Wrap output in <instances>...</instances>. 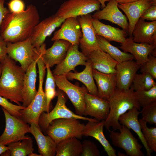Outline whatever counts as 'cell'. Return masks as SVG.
<instances>
[{"mask_svg":"<svg viewBox=\"0 0 156 156\" xmlns=\"http://www.w3.org/2000/svg\"><path fill=\"white\" fill-rule=\"evenodd\" d=\"M40 18L37 9L32 4L21 12H9L3 20L0 36L7 42L26 40L30 37L33 29L40 22Z\"/></svg>","mask_w":156,"mask_h":156,"instance_id":"1","label":"cell"},{"mask_svg":"<svg viewBox=\"0 0 156 156\" xmlns=\"http://www.w3.org/2000/svg\"><path fill=\"white\" fill-rule=\"evenodd\" d=\"M0 62L2 66L0 78V95L21 105L25 72L8 55Z\"/></svg>","mask_w":156,"mask_h":156,"instance_id":"2","label":"cell"},{"mask_svg":"<svg viewBox=\"0 0 156 156\" xmlns=\"http://www.w3.org/2000/svg\"><path fill=\"white\" fill-rule=\"evenodd\" d=\"M108 100L109 104V112L107 118L104 121V126L108 130L111 127L114 130H120L122 127L118 121L120 116L134 107L139 110L141 109L135 91L131 87L126 91L116 88L114 93Z\"/></svg>","mask_w":156,"mask_h":156,"instance_id":"3","label":"cell"},{"mask_svg":"<svg viewBox=\"0 0 156 156\" xmlns=\"http://www.w3.org/2000/svg\"><path fill=\"white\" fill-rule=\"evenodd\" d=\"M85 125L79 119L60 118L53 120L47 128L46 135L50 136L56 144L65 139L72 137L81 139Z\"/></svg>","mask_w":156,"mask_h":156,"instance_id":"4","label":"cell"},{"mask_svg":"<svg viewBox=\"0 0 156 156\" xmlns=\"http://www.w3.org/2000/svg\"><path fill=\"white\" fill-rule=\"evenodd\" d=\"M57 92V99L55 107L50 112H42L39 118L38 127L44 135H47L46 130L50 123L55 119L73 118L87 121H99L95 118H88L74 113L66 105V99L64 92L59 89Z\"/></svg>","mask_w":156,"mask_h":156,"instance_id":"5","label":"cell"},{"mask_svg":"<svg viewBox=\"0 0 156 156\" xmlns=\"http://www.w3.org/2000/svg\"><path fill=\"white\" fill-rule=\"evenodd\" d=\"M5 118L4 130L0 136V142L6 145L12 142L32 138L25 134L30 132V126L20 118L10 114L2 107Z\"/></svg>","mask_w":156,"mask_h":156,"instance_id":"6","label":"cell"},{"mask_svg":"<svg viewBox=\"0 0 156 156\" xmlns=\"http://www.w3.org/2000/svg\"><path fill=\"white\" fill-rule=\"evenodd\" d=\"M38 72L39 84L37 94L29 105L20 111V118L25 122L30 124L32 122L38 125L41 114L43 112H49L47 108L46 96L42 86L45 71L40 69Z\"/></svg>","mask_w":156,"mask_h":156,"instance_id":"7","label":"cell"},{"mask_svg":"<svg viewBox=\"0 0 156 156\" xmlns=\"http://www.w3.org/2000/svg\"><path fill=\"white\" fill-rule=\"evenodd\" d=\"M7 49L8 56L18 62L25 72L35 60L38 53V49L32 45L30 37L22 41L7 42Z\"/></svg>","mask_w":156,"mask_h":156,"instance_id":"8","label":"cell"},{"mask_svg":"<svg viewBox=\"0 0 156 156\" xmlns=\"http://www.w3.org/2000/svg\"><path fill=\"white\" fill-rule=\"evenodd\" d=\"M53 75L56 85L68 96L75 108L76 114L83 116L86 106L84 96L88 92L86 87L72 84L69 81L66 75Z\"/></svg>","mask_w":156,"mask_h":156,"instance_id":"9","label":"cell"},{"mask_svg":"<svg viewBox=\"0 0 156 156\" xmlns=\"http://www.w3.org/2000/svg\"><path fill=\"white\" fill-rule=\"evenodd\" d=\"M100 7L96 0H68L61 5L55 14L65 19L90 14Z\"/></svg>","mask_w":156,"mask_h":156,"instance_id":"10","label":"cell"},{"mask_svg":"<svg viewBox=\"0 0 156 156\" xmlns=\"http://www.w3.org/2000/svg\"><path fill=\"white\" fill-rule=\"evenodd\" d=\"M122 125L120 132L113 131L110 132L109 136L112 144L123 149L128 156H144L141 150L142 146L139 143L138 139L133 135L130 129Z\"/></svg>","mask_w":156,"mask_h":156,"instance_id":"11","label":"cell"},{"mask_svg":"<svg viewBox=\"0 0 156 156\" xmlns=\"http://www.w3.org/2000/svg\"><path fill=\"white\" fill-rule=\"evenodd\" d=\"M81 25L82 36L79 41L82 52L86 56L92 52L101 49L97 41L93 26L92 16L90 14L77 17Z\"/></svg>","mask_w":156,"mask_h":156,"instance_id":"12","label":"cell"},{"mask_svg":"<svg viewBox=\"0 0 156 156\" xmlns=\"http://www.w3.org/2000/svg\"><path fill=\"white\" fill-rule=\"evenodd\" d=\"M65 19L54 14L40 22L34 28L30 38L34 48L39 49L56 28L60 26Z\"/></svg>","mask_w":156,"mask_h":156,"instance_id":"13","label":"cell"},{"mask_svg":"<svg viewBox=\"0 0 156 156\" xmlns=\"http://www.w3.org/2000/svg\"><path fill=\"white\" fill-rule=\"evenodd\" d=\"M46 49L44 43L39 48L37 56L25 72L23 90V105L28 106L35 98L37 92L36 86L37 76L36 65L37 61L43 51Z\"/></svg>","mask_w":156,"mask_h":156,"instance_id":"14","label":"cell"},{"mask_svg":"<svg viewBox=\"0 0 156 156\" xmlns=\"http://www.w3.org/2000/svg\"><path fill=\"white\" fill-rule=\"evenodd\" d=\"M78 46L71 44L64 60L53 70V75H66L71 71H75V68L77 66L85 65L87 56L79 51Z\"/></svg>","mask_w":156,"mask_h":156,"instance_id":"15","label":"cell"},{"mask_svg":"<svg viewBox=\"0 0 156 156\" xmlns=\"http://www.w3.org/2000/svg\"><path fill=\"white\" fill-rule=\"evenodd\" d=\"M140 66L133 60L119 62L116 67V88L123 91L128 90Z\"/></svg>","mask_w":156,"mask_h":156,"instance_id":"16","label":"cell"},{"mask_svg":"<svg viewBox=\"0 0 156 156\" xmlns=\"http://www.w3.org/2000/svg\"><path fill=\"white\" fill-rule=\"evenodd\" d=\"M156 5V0H139L127 3H118V8L125 13L129 21L128 35L133 36L132 32L136 23L143 13L150 7Z\"/></svg>","mask_w":156,"mask_h":156,"instance_id":"17","label":"cell"},{"mask_svg":"<svg viewBox=\"0 0 156 156\" xmlns=\"http://www.w3.org/2000/svg\"><path fill=\"white\" fill-rule=\"evenodd\" d=\"M82 36L81 25L77 18L70 17L65 20L61 28L54 33L51 40H63L72 44L79 45Z\"/></svg>","mask_w":156,"mask_h":156,"instance_id":"18","label":"cell"},{"mask_svg":"<svg viewBox=\"0 0 156 156\" xmlns=\"http://www.w3.org/2000/svg\"><path fill=\"white\" fill-rule=\"evenodd\" d=\"M84 100L86 106L83 115L94 117L99 121L106 119L110 109L108 100L88 92L85 94Z\"/></svg>","mask_w":156,"mask_h":156,"instance_id":"19","label":"cell"},{"mask_svg":"<svg viewBox=\"0 0 156 156\" xmlns=\"http://www.w3.org/2000/svg\"><path fill=\"white\" fill-rule=\"evenodd\" d=\"M118 4L115 0H110L104 8L95 13L92 16V18L109 21L118 25L128 33L129 23L126 16L119 10Z\"/></svg>","mask_w":156,"mask_h":156,"instance_id":"20","label":"cell"},{"mask_svg":"<svg viewBox=\"0 0 156 156\" xmlns=\"http://www.w3.org/2000/svg\"><path fill=\"white\" fill-rule=\"evenodd\" d=\"M119 47L124 52L129 53L135 59L136 63L141 66L147 60L149 55L156 49V45L146 43L136 42L132 36L126 38Z\"/></svg>","mask_w":156,"mask_h":156,"instance_id":"21","label":"cell"},{"mask_svg":"<svg viewBox=\"0 0 156 156\" xmlns=\"http://www.w3.org/2000/svg\"><path fill=\"white\" fill-rule=\"evenodd\" d=\"M86 56L93 69L106 74L116 73V67L119 62L101 49L93 51Z\"/></svg>","mask_w":156,"mask_h":156,"instance_id":"22","label":"cell"},{"mask_svg":"<svg viewBox=\"0 0 156 156\" xmlns=\"http://www.w3.org/2000/svg\"><path fill=\"white\" fill-rule=\"evenodd\" d=\"M133 41L156 45V21L147 22L140 18L136 23L133 32Z\"/></svg>","mask_w":156,"mask_h":156,"instance_id":"23","label":"cell"},{"mask_svg":"<svg viewBox=\"0 0 156 156\" xmlns=\"http://www.w3.org/2000/svg\"><path fill=\"white\" fill-rule=\"evenodd\" d=\"M71 44L63 40L54 41L52 46L46 49L42 55L43 62L46 66L50 68L60 63L66 55Z\"/></svg>","mask_w":156,"mask_h":156,"instance_id":"24","label":"cell"},{"mask_svg":"<svg viewBox=\"0 0 156 156\" xmlns=\"http://www.w3.org/2000/svg\"><path fill=\"white\" fill-rule=\"evenodd\" d=\"M104 121H88L85 125L83 136H89L94 138L103 146L108 156H116V150L104 135L103 131Z\"/></svg>","mask_w":156,"mask_h":156,"instance_id":"25","label":"cell"},{"mask_svg":"<svg viewBox=\"0 0 156 156\" xmlns=\"http://www.w3.org/2000/svg\"><path fill=\"white\" fill-rule=\"evenodd\" d=\"M92 73L97 84L98 96L108 100L116 88V73H103L93 69Z\"/></svg>","mask_w":156,"mask_h":156,"instance_id":"26","label":"cell"},{"mask_svg":"<svg viewBox=\"0 0 156 156\" xmlns=\"http://www.w3.org/2000/svg\"><path fill=\"white\" fill-rule=\"evenodd\" d=\"M141 113V112H140L137 107H134L121 115L118 118V121L120 124L125 125L129 129H132L136 133L146 151V155L151 156L153 152L148 146L138 119L139 115Z\"/></svg>","mask_w":156,"mask_h":156,"instance_id":"27","label":"cell"},{"mask_svg":"<svg viewBox=\"0 0 156 156\" xmlns=\"http://www.w3.org/2000/svg\"><path fill=\"white\" fill-rule=\"evenodd\" d=\"M29 133L34 137L37 142L38 152L41 156H55L56 144L49 135L43 133L38 125L33 122L30 124Z\"/></svg>","mask_w":156,"mask_h":156,"instance_id":"28","label":"cell"},{"mask_svg":"<svg viewBox=\"0 0 156 156\" xmlns=\"http://www.w3.org/2000/svg\"><path fill=\"white\" fill-rule=\"evenodd\" d=\"M92 21L96 35L103 37L109 42L121 43L125 40L128 33L124 29L105 25L92 18Z\"/></svg>","mask_w":156,"mask_h":156,"instance_id":"29","label":"cell"},{"mask_svg":"<svg viewBox=\"0 0 156 156\" xmlns=\"http://www.w3.org/2000/svg\"><path fill=\"white\" fill-rule=\"evenodd\" d=\"M85 69L80 72L70 71L66 75L68 79H75L83 83L91 94L98 96L97 88L93 77L92 68L89 61H87Z\"/></svg>","mask_w":156,"mask_h":156,"instance_id":"30","label":"cell"},{"mask_svg":"<svg viewBox=\"0 0 156 156\" xmlns=\"http://www.w3.org/2000/svg\"><path fill=\"white\" fill-rule=\"evenodd\" d=\"M82 150V143L78 138L70 137L57 144L55 156H81Z\"/></svg>","mask_w":156,"mask_h":156,"instance_id":"31","label":"cell"},{"mask_svg":"<svg viewBox=\"0 0 156 156\" xmlns=\"http://www.w3.org/2000/svg\"><path fill=\"white\" fill-rule=\"evenodd\" d=\"M96 37L101 49L108 53L118 62L133 60L134 59L131 54L121 51L118 48L111 44L109 42L103 37L97 35Z\"/></svg>","mask_w":156,"mask_h":156,"instance_id":"32","label":"cell"},{"mask_svg":"<svg viewBox=\"0 0 156 156\" xmlns=\"http://www.w3.org/2000/svg\"><path fill=\"white\" fill-rule=\"evenodd\" d=\"M11 156H26L33 153L32 139H26L12 142L8 145Z\"/></svg>","mask_w":156,"mask_h":156,"instance_id":"33","label":"cell"},{"mask_svg":"<svg viewBox=\"0 0 156 156\" xmlns=\"http://www.w3.org/2000/svg\"><path fill=\"white\" fill-rule=\"evenodd\" d=\"M156 83L155 79L148 73L136 74L133 79L131 87L134 91L148 90L151 88Z\"/></svg>","mask_w":156,"mask_h":156,"instance_id":"34","label":"cell"},{"mask_svg":"<svg viewBox=\"0 0 156 156\" xmlns=\"http://www.w3.org/2000/svg\"><path fill=\"white\" fill-rule=\"evenodd\" d=\"M47 76L45 83L44 93L46 96L47 107L49 111L50 104L51 101L57 96V92L55 89L56 85L53 75L50 68L46 66Z\"/></svg>","mask_w":156,"mask_h":156,"instance_id":"35","label":"cell"},{"mask_svg":"<svg viewBox=\"0 0 156 156\" xmlns=\"http://www.w3.org/2000/svg\"><path fill=\"white\" fill-rule=\"evenodd\" d=\"M142 132L149 149L152 152H156V127H148L147 123L142 120L139 119Z\"/></svg>","mask_w":156,"mask_h":156,"instance_id":"36","label":"cell"},{"mask_svg":"<svg viewBox=\"0 0 156 156\" xmlns=\"http://www.w3.org/2000/svg\"><path fill=\"white\" fill-rule=\"evenodd\" d=\"M140 106L143 107L156 101V84L150 90L135 91Z\"/></svg>","mask_w":156,"mask_h":156,"instance_id":"37","label":"cell"},{"mask_svg":"<svg viewBox=\"0 0 156 156\" xmlns=\"http://www.w3.org/2000/svg\"><path fill=\"white\" fill-rule=\"evenodd\" d=\"M141 119L147 123L156 125V101L142 107Z\"/></svg>","mask_w":156,"mask_h":156,"instance_id":"38","label":"cell"},{"mask_svg":"<svg viewBox=\"0 0 156 156\" xmlns=\"http://www.w3.org/2000/svg\"><path fill=\"white\" fill-rule=\"evenodd\" d=\"M0 105L11 115L18 118H20L21 116L20 111L25 107L22 105L14 104L0 95Z\"/></svg>","mask_w":156,"mask_h":156,"instance_id":"39","label":"cell"},{"mask_svg":"<svg viewBox=\"0 0 156 156\" xmlns=\"http://www.w3.org/2000/svg\"><path fill=\"white\" fill-rule=\"evenodd\" d=\"M142 73H146L156 79V57L150 54L146 62L141 65L140 68Z\"/></svg>","mask_w":156,"mask_h":156,"instance_id":"40","label":"cell"},{"mask_svg":"<svg viewBox=\"0 0 156 156\" xmlns=\"http://www.w3.org/2000/svg\"><path fill=\"white\" fill-rule=\"evenodd\" d=\"M82 150L81 156H100V152L97 146L93 142L84 140L82 143Z\"/></svg>","mask_w":156,"mask_h":156,"instance_id":"41","label":"cell"},{"mask_svg":"<svg viewBox=\"0 0 156 156\" xmlns=\"http://www.w3.org/2000/svg\"><path fill=\"white\" fill-rule=\"evenodd\" d=\"M7 5L11 13H18L25 10V4L22 0H11Z\"/></svg>","mask_w":156,"mask_h":156,"instance_id":"42","label":"cell"},{"mask_svg":"<svg viewBox=\"0 0 156 156\" xmlns=\"http://www.w3.org/2000/svg\"><path fill=\"white\" fill-rule=\"evenodd\" d=\"M140 18L144 20L156 21V5H152L148 8L143 13Z\"/></svg>","mask_w":156,"mask_h":156,"instance_id":"43","label":"cell"},{"mask_svg":"<svg viewBox=\"0 0 156 156\" xmlns=\"http://www.w3.org/2000/svg\"><path fill=\"white\" fill-rule=\"evenodd\" d=\"M7 44V42L0 36V62L8 55Z\"/></svg>","mask_w":156,"mask_h":156,"instance_id":"44","label":"cell"},{"mask_svg":"<svg viewBox=\"0 0 156 156\" xmlns=\"http://www.w3.org/2000/svg\"><path fill=\"white\" fill-rule=\"evenodd\" d=\"M5 0H0V29L3 20L5 16L10 12L4 6Z\"/></svg>","mask_w":156,"mask_h":156,"instance_id":"45","label":"cell"},{"mask_svg":"<svg viewBox=\"0 0 156 156\" xmlns=\"http://www.w3.org/2000/svg\"><path fill=\"white\" fill-rule=\"evenodd\" d=\"M8 150V147L0 142V155Z\"/></svg>","mask_w":156,"mask_h":156,"instance_id":"46","label":"cell"},{"mask_svg":"<svg viewBox=\"0 0 156 156\" xmlns=\"http://www.w3.org/2000/svg\"><path fill=\"white\" fill-rule=\"evenodd\" d=\"M118 3L125 4L134 2L139 0H115Z\"/></svg>","mask_w":156,"mask_h":156,"instance_id":"47","label":"cell"},{"mask_svg":"<svg viewBox=\"0 0 156 156\" xmlns=\"http://www.w3.org/2000/svg\"><path fill=\"white\" fill-rule=\"evenodd\" d=\"M98 1L100 3L102 9L104 8L106 6L105 2L109 1L110 0H96Z\"/></svg>","mask_w":156,"mask_h":156,"instance_id":"48","label":"cell"},{"mask_svg":"<svg viewBox=\"0 0 156 156\" xmlns=\"http://www.w3.org/2000/svg\"><path fill=\"white\" fill-rule=\"evenodd\" d=\"M118 156H128L127 154H125L124 153H122L118 151Z\"/></svg>","mask_w":156,"mask_h":156,"instance_id":"49","label":"cell"},{"mask_svg":"<svg viewBox=\"0 0 156 156\" xmlns=\"http://www.w3.org/2000/svg\"><path fill=\"white\" fill-rule=\"evenodd\" d=\"M29 156H41L40 154L38 155L37 153H34L33 152L30 154Z\"/></svg>","mask_w":156,"mask_h":156,"instance_id":"50","label":"cell"},{"mask_svg":"<svg viewBox=\"0 0 156 156\" xmlns=\"http://www.w3.org/2000/svg\"><path fill=\"white\" fill-rule=\"evenodd\" d=\"M2 72V65L0 62V78L1 76Z\"/></svg>","mask_w":156,"mask_h":156,"instance_id":"51","label":"cell"},{"mask_svg":"<svg viewBox=\"0 0 156 156\" xmlns=\"http://www.w3.org/2000/svg\"><path fill=\"white\" fill-rule=\"evenodd\" d=\"M52 0H49L50 1H52Z\"/></svg>","mask_w":156,"mask_h":156,"instance_id":"52","label":"cell"}]
</instances>
